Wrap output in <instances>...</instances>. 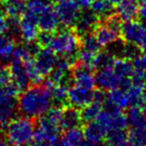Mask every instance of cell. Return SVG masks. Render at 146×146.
<instances>
[{"instance_id": "obj_12", "label": "cell", "mask_w": 146, "mask_h": 146, "mask_svg": "<svg viewBox=\"0 0 146 146\" xmlns=\"http://www.w3.org/2000/svg\"><path fill=\"white\" fill-rule=\"evenodd\" d=\"M34 60H35L42 75L44 77H47V75L54 69L55 65H56L57 56L54 51L46 47V48H41L38 54L34 57Z\"/></svg>"}, {"instance_id": "obj_7", "label": "cell", "mask_w": 146, "mask_h": 146, "mask_svg": "<svg viewBox=\"0 0 146 146\" xmlns=\"http://www.w3.org/2000/svg\"><path fill=\"white\" fill-rule=\"evenodd\" d=\"M17 110V96L7 94L3 88L0 87V125L4 127L11 119L16 117Z\"/></svg>"}, {"instance_id": "obj_5", "label": "cell", "mask_w": 146, "mask_h": 146, "mask_svg": "<svg viewBox=\"0 0 146 146\" xmlns=\"http://www.w3.org/2000/svg\"><path fill=\"white\" fill-rule=\"evenodd\" d=\"M54 7L59 22L64 27H72L81 12V8L76 0L58 2V4Z\"/></svg>"}, {"instance_id": "obj_30", "label": "cell", "mask_w": 146, "mask_h": 146, "mask_svg": "<svg viewBox=\"0 0 146 146\" xmlns=\"http://www.w3.org/2000/svg\"><path fill=\"white\" fill-rule=\"evenodd\" d=\"M79 110H80V116H81L82 122H83V124H85L87 122L95 120L96 117L99 114V112L102 110V104L92 100L90 104H88L87 106H83V108H79Z\"/></svg>"}, {"instance_id": "obj_37", "label": "cell", "mask_w": 146, "mask_h": 146, "mask_svg": "<svg viewBox=\"0 0 146 146\" xmlns=\"http://www.w3.org/2000/svg\"><path fill=\"white\" fill-rule=\"evenodd\" d=\"M8 31V21L7 17L0 11V35L4 34Z\"/></svg>"}, {"instance_id": "obj_32", "label": "cell", "mask_w": 146, "mask_h": 146, "mask_svg": "<svg viewBox=\"0 0 146 146\" xmlns=\"http://www.w3.org/2000/svg\"><path fill=\"white\" fill-rule=\"evenodd\" d=\"M80 48L89 51V52H92L94 54H97L101 50L102 47L100 46L98 41L96 40L95 36L91 32L80 37Z\"/></svg>"}, {"instance_id": "obj_24", "label": "cell", "mask_w": 146, "mask_h": 146, "mask_svg": "<svg viewBox=\"0 0 146 146\" xmlns=\"http://www.w3.org/2000/svg\"><path fill=\"white\" fill-rule=\"evenodd\" d=\"M89 8L99 18L100 21L116 12L115 5L111 3L109 0H93Z\"/></svg>"}, {"instance_id": "obj_15", "label": "cell", "mask_w": 146, "mask_h": 146, "mask_svg": "<svg viewBox=\"0 0 146 146\" xmlns=\"http://www.w3.org/2000/svg\"><path fill=\"white\" fill-rule=\"evenodd\" d=\"M95 83L96 86L99 88L105 90H111L113 88H119L120 80L114 74L112 68H108V69L96 71Z\"/></svg>"}, {"instance_id": "obj_29", "label": "cell", "mask_w": 146, "mask_h": 146, "mask_svg": "<svg viewBox=\"0 0 146 146\" xmlns=\"http://www.w3.org/2000/svg\"><path fill=\"white\" fill-rule=\"evenodd\" d=\"M63 139L67 146H84L86 142V138L84 136L82 127L65 130Z\"/></svg>"}, {"instance_id": "obj_27", "label": "cell", "mask_w": 146, "mask_h": 146, "mask_svg": "<svg viewBox=\"0 0 146 146\" xmlns=\"http://www.w3.org/2000/svg\"><path fill=\"white\" fill-rule=\"evenodd\" d=\"M24 67H25V71L27 73V76L29 78L30 84L33 85H40L44 81V76L39 70L38 66H37L34 58H29L24 61Z\"/></svg>"}, {"instance_id": "obj_22", "label": "cell", "mask_w": 146, "mask_h": 146, "mask_svg": "<svg viewBox=\"0 0 146 146\" xmlns=\"http://www.w3.org/2000/svg\"><path fill=\"white\" fill-rule=\"evenodd\" d=\"M18 41L12 35H0V63L3 64L10 62Z\"/></svg>"}, {"instance_id": "obj_26", "label": "cell", "mask_w": 146, "mask_h": 146, "mask_svg": "<svg viewBox=\"0 0 146 146\" xmlns=\"http://www.w3.org/2000/svg\"><path fill=\"white\" fill-rule=\"evenodd\" d=\"M126 115L132 128H146V114L140 106H131Z\"/></svg>"}, {"instance_id": "obj_40", "label": "cell", "mask_w": 146, "mask_h": 146, "mask_svg": "<svg viewBox=\"0 0 146 146\" xmlns=\"http://www.w3.org/2000/svg\"><path fill=\"white\" fill-rule=\"evenodd\" d=\"M0 146H12V144L7 140L5 136L0 135Z\"/></svg>"}, {"instance_id": "obj_13", "label": "cell", "mask_w": 146, "mask_h": 146, "mask_svg": "<svg viewBox=\"0 0 146 146\" xmlns=\"http://www.w3.org/2000/svg\"><path fill=\"white\" fill-rule=\"evenodd\" d=\"M60 125L62 130H68V129L83 126L79 108L72 106H67L63 108L60 119Z\"/></svg>"}, {"instance_id": "obj_21", "label": "cell", "mask_w": 146, "mask_h": 146, "mask_svg": "<svg viewBox=\"0 0 146 146\" xmlns=\"http://www.w3.org/2000/svg\"><path fill=\"white\" fill-rule=\"evenodd\" d=\"M112 70L115 75L117 76V78L120 80V82L124 81V80L132 79L133 73H134V68H133L132 61L126 58L115 59L112 66Z\"/></svg>"}, {"instance_id": "obj_10", "label": "cell", "mask_w": 146, "mask_h": 146, "mask_svg": "<svg viewBox=\"0 0 146 146\" xmlns=\"http://www.w3.org/2000/svg\"><path fill=\"white\" fill-rule=\"evenodd\" d=\"M93 90H87L75 86L68 88V102L69 106L81 108L92 102Z\"/></svg>"}, {"instance_id": "obj_43", "label": "cell", "mask_w": 146, "mask_h": 146, "mask_svg": "<svg viewBox=\"0 0 146 146\" xmlns=\"http://www.w3.org/2000/svg\"><path fill=\"white\" fill-rule=\"evenodd\" d=\"M112 4H114V5H116V4H118L120 1H122V0H109Z\"/></svg>"}, {"instance_id": "obj_16", "label": "cell", "mask_w": 146, "mask_h": 146, "mask_svg": "<svg viewBox=\"0 0 146 146\" xmlns=\"http://www.w3.org/2000/svg\"><path fill=\"white\" fill-rule=\"evenodd\" d=\"M116 14L123 22L135 20L138 17L139 5L135 0H122L115 5Z\"/></svg>"}, {"instance_id": "obj_28", "label": "cell", "mask_w": 146, "mask_h": 146, "mask_svg": "<svg viewBox=\"0 0 146 146\" xmlns=\"http://www.w3.org/2000/svg\"><path fill=\"white\" fill-rule=\"evenodd\" d=\"M116 57L108 51H101L96 54L95 58H94L93 64H92V67H93L94 71H99V70H104L108 69V68H112L113 63H114Z\"/></svg>"}, {"instance_id": "obj_38", "label": "cell", "mask_w": 146, "mask_h": 146, "mask_svg": "<svg viewBox=\"0 0 146 146\" xmlns=\"http://www.w3.org/2000/svg\"><path fill=\"white\" fill-rule=\"evenodd\" d=\"M138 17L140 18L141 22L146 25V0H143L140 5H139Z\"/></svg>"}, {"instance_id": "obj_25", "label": "cell", "mask_w": 146, "mask_h": 146, "mask_svg": "<svg viewBox=\"0 0 146 146\" xmlns=\"http://www.w3.org/2000/svg\"><path fill=\"white\" fill-rule=\"evenodd\" d=\"M134 73L132 81L146 84V51H142L135 59L132 60Z\"/></svg>"}, {"instance_id": "obj_4", "label": "cell", "mask_w": 146, "mask_h": 146, "mask_svg": "<svg viewBox=\"0 0 146 146\" xmlns=\"http://www.w3.org/2000/svg\"><path fill=\"white\" fill-rule=\"evenodd\" d=\"M120 38L124 42L135 45L141 51H146V26L136 19L122 24Z\"/></svg>"}, {"instance_id": "obj_1", "label": "cell", "mask_w": 146, "mask_h": 146, "mask_svg": "<svg viewBox=\"0 0 146 146\" xmlns=\"http://www.w3.org/2000/svg\"><path fill=\"white\" fill-rule=\"evenodd\" d=\"M52 106L50 88L45 83L27 88L18 100V110L21 115L32 119L43 115Z\"/></svg>"}, {"instance_id": "obj_34", "label": "cell", "mask_w": 146, "mask_h": 146, "mask_svg": "<svg viewBox=\"0 0 146 146\" xmlns=\"http://www.w3.org/2000/svg\"><path fill=\"white\" fill-rule=\"evenodd\" d=\"M128 141L133 146H146V128H131L128 131Z\"/></svg>"}, {"instance_id": "obj_2", "label": "cell", "mask_w": 146, "mask_h": 146, "mask_svg": "<svg viewBox=\"0 0 146 146\" xmlns=\"http://www.w3.org/2000/svg\"><path fill=\"white\" fill-rule=\"evenodd\" d=\"M35 124L32 118L27 116H16L4 127V136L12 146H27L33 140Z\"/></svg>"}, {"instance_id": "obj_46", "label": "cell", "mask_w": 146, "mask_h": 146, "mask_svg": "<svg viewBox=\"0 0 146 146\" xmlns=\"http://www.w3.org/2000/svg\"><path fill=\"white\" fill-rule=\"evenodd\" d=\"M1 132H2V128H0V135H1Z\"/></svg>"}, {"instance_id": "obj_41", "label": "cell", "mask_w": 146, "mask_h": 146, "mask_svg": "<svg viewBox=\"0 0 146 146\" xmlns=\"http://www.w3.org/2000/svg\"><path fill=\"white\" fill-rule=\"evenodd\" d=\"M116 146H132V144H131V143L128 141V139H127V140L123 141L122 143H120V144H118V145H116Z\"/></svg>"}, {"instance_id": "obj_33", "label": "cell", "mask_w": 146, "mask_h": 146, "mask_svg": "<svg viewBox=\"0 0 146 146\" xmlns=\"http://www.w3.org/2000/svg\"><path fill=\"white\" fill-rule=\"evenodd\" d=\"M128 139V132L126 130H110L105 136V144L107 146H116Z\"/></svg>"}, {"instance_id": "obj_39", "label": "cell", "mask_w": 146, "mask_h": 146, "mask_svg": "<svg viewBox=\"0 0 146 146\" xmlns=\"http://www.w3.org/2000/svg\"><path fill=\"white\" fill-rule=\"evenodd\" d=\"M49 146H67L66 143H65L63 137L57 136L55 138L51 139L50 143H49Z\"/></svg>"}, {"instance_id": "obj_23", "label": "cell", "mask_w": 146, "mask_h": 146, "mask_svg": "<svg viewBox=\"0 0 146 146\" xmlns=\"http://www.w3.org/2000/svg\"><path fill=\"white\" fill-rule=\"evenodd\" d=\"M45 84L50 88L53 106H59V108H65V106H69V102H68L69 87L64 85H49L46 82H45Z\"/></svg>"}, {"instance_id": "obj_17", "label": "cell", "mask_w": 146, "mask_h": 146, "mask_svg": "<svg viewBox=\"0 0 146 146\" xmlns=\"http://www.w3.org/2000/svg\"><path fill=\"white\" fill-rule=\"evenodd\" d=\"M92 34L95 36L96 40L98 41V43L102 48L110 46L113 42L118 40L119 38L118 35L115 32H113L103 21H99L96 24V26L92 31Z\"/></svg>"}, {"instance_id": "obj_47", "label": "cell", "mask_w": 146, "mask_h": 146, "mask_svg": "<svg viewBox=\"0 0 146 146\" xmlns=\"http://www.w3.org/2000/svg\"><path fill=\"white\" fill-rule=\"evenodd\" d=\"M90 1H91V2H92V1H93V0H90Z\"/></svg>"}, {"instance_id": "obj_20", "label": "cell", "mask_w": 146, "mask_h": 146, "mask_svg": "<svg viewBox=\"0 0 146 146\" xmlns=\"http://www.w3.org/2000/svg\"><path fill=\"white\" fill-rule=\"evenodd\" d=\"M0 7L6 17L21 18L26 9L25 0H0Z\"/></svg>"}, {"instance_id": "obj_44", "label": "cell", "mask_w": 146, "mask_h": 146, "mask_svg": "<svg viewBox=\"0 0 146 146\" xmlns=\"http://www.w3.org/2000/svg\"><path fill=\"white\" fill-rule=\"evenodd\" d=\"M39 1H41V2H44V3H46V4H50V3H51V1H52V0H39Z\"/></svg>"}, {"instance_id": "obj_19", "label": "cell", "mask_w": 146, "mask_h": 146, "mask_svg": "<svg viewBox=\"0 0 146 146\" xmlns=\"http://www.w3.org/2000/svg\"><path fill=\"white\" fill-rule=\"evenodd\" d=\"M82 130L86 140L93 141V142H103L107 133L106 129L96 120L83 124Z\"/></svg>"}, {"instance_id": "obj_31", "label": "cell", "mask_w": 146, "mask_h": 146, "mask_svg": "<svg viewBox=\"0 0 146 146\" xmlns=\"http://www.w3.org/2000/svg\"><path fill=\"white\" fill-rule=\"evenodd\" d=\"M107 100L122 110L129 108L126 90L120 88H116L109 90V92L107 94Z\"/></svg>"}, {"instance_id": "obj_8", "label": "cell", "mask_w": 146, "mask_h": 146, "mask_svg": "<svg viewBox=\"0 0 146 146\" xmlns=\"http://www.w3.org/2000/svg\"><path fill=\"white\" fill-rule=\"evenodd\" d=\"M59 19L55 7L51 4H47L38 17L39 29L44 32L54 33L59 29Z\"/></svg>"}, {"instance_id": "obj_36", "label": "cell", "mask_w": 146, "mask_h": 146, "mask_svg": "<svg viewBox=\"0 0 146 146\" xmlns=\"http://www.w3.org/2000/svg\"><path fill=\"white\" fill-rule=\"evenodd\" d=\"M107 94L108 92H106L105 90H102V88H96V90H93V98H92V100L103 104V102L107 98Z\"/></svg>"}, {"instance_id": "obj_42", "label": "cell", "mask_w": 146, "mask_h": 146, "mask_svg": "<svg viewBox=\"0 0 146 146\" xmlns=\"http://www.w3.org/2000/svg\"><path fill=\"white\" fill-rule=\"evenodd\" d=\"M141 108L143 110V111H144V113L146 114V100H144V102H143L142 106H141Z\"/></svg>"}, {"instance_id": "obj_18", "label": "cell", "mask_w": 146, "mask_h": 146, "mask_svg": "<svg viewBox=\"0 0 146 146\" xmlns=\"http://www.w3.org/2000/svg\"><path fill=\"white\" fill-rule=\"evenodd\" d=\"M129 108L131 106H142L146 100V85L132 82L131 86L126 90Z\"/></svg>"}, {"instance_id": "obj_11", "label": "cell", "mask_w": 146, "mask_h": 146, "mask_svg": "<svg viewBox=\"0 0 146 146\" xmlns=\"http://www.w3.org/2000/svg\"><path fill=\"white\" fill-rule=\"evenodd\" d=\"M8 68L10 70V74H11V80L19 87L22 92L29 88L30 81L25 71L24 61L11 59Z\"/></svg>"}, {"instance_id": "obj_45", "label": "cell", "mask_w": 146, "mask_h": 146, "mask_svg": "<svg viewBox=\"0 0 146 146\" xmlns=\"http://www.w3.org/2000/svg\"><path fill=\"white\" fill-rule=\"evenodd\" d=\"M135 1H137V2H142L143 0H135Z\"/></svg>"}, {"instance_id": "obj_35", "label": "cell", "mask_w": 146, "mask_h": 146, "mask_svg": "<svg viewBox=\"0 0 146 146\" xmlns=\"http://www.w3.org/2000/svg\"><path fill=\"white\" fill-rule=\"evenodd\" d=\"M11 81V74L7 66L0 63V87H3Z\"/></svg>"}, {"instance_id": "obj_6", "label": "cell", "mask_w": 146, "mask_h": 146, "mask_svg": "<svg viewBox=\"0 0 146 146\" xmlns=\"http://www.w3.org/2000/svg\"><path fill=\"white\" fill-rule=\"evenodd\" d=\"M70 71L74 85L87 90H94V88L96 87V83L95 75H93L94 70L92 68L77 62L71 68Z\"/></svg>"}, {"instance_id": "obj_3", "label": "cell", "mask_w": 146, "mask_h": 146, "mask_svg": "<svg viewBox=\"0 0 146 146\" xmlns=\"http://www.w3.org/2000/svg\"><path fill=\"white\" fill-rule=\"evenodd\" d=\"M48 48L56 55L76 54L80 48V38L72 27H64L52 33Z\"/></svg>"}, {"instance_id": "obj_14", "label": "cell", "mask_w": 146, "mask_h": 146, "mask_svg": "<svg viewBox=\"0 0 146 146\" xmlns=\"http://www.w3.org/2000/svg\"><path fill=\"white\" fill-rule=\"evenodd\" d=\"M40 29H39L38 22L34 18L29 16L23 15L20 18V36L25 42L36 41Z\"/></svg>"}, {"instance_id": "obj_9", "label": "cell", "mask_w": 146, "mask_h": 146, "mask_svg": "<svg viewBox=\"0 0 146 146\" xmlns=\"http://www.w3.org/2000/svg\"><path fill=\"white\" fill-rule=\"evenodd\" d=\"M99 21V18L91 10L87 11L85 9L84 12H80L79 16H78L77 20H76L75 24L72 26V28L80 38V37L84 36L88 33H91L94 27L96 26V24Z\"/></svg>"}]
</instances>
